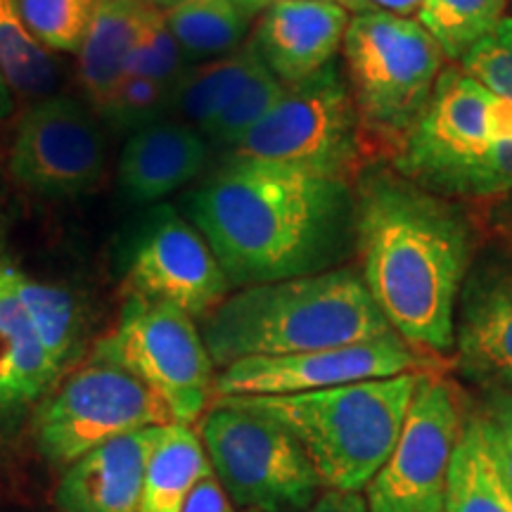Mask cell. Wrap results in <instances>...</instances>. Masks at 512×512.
Instances as JSON below:
<instances>
[{"label": "cell", "instance_id": "cell-1", "mask_svg": "<svg viewBox=\"0 0 512 512\" xmlns=\"http://www.w3.org/2000/svg\"><path fill=\"white\" fill-rule=\"evenodd\" d=\"M361 278L380 313L422 354L456 344V311L472 266V228L456 204L394 169H368L354 192Z\"/></svg>", "mask_w": 512, "mask_h": 512}, {"label": "cell", "instance_id": "cell-2", "mask_svg": "<svg viewBox=\"0 0 512 512\" xmlns=\"http://www.w3.org/2000/svg\"><path fill=\"white\" fill-rule=\"evenodd\" d=\"M192 226L230 287L330 271L354 240L349 181L230 157L190 195Z\"/></svg>", "mask_w": 512, "mask_h": 512}, {"label": "cell", "instance_id": "cell-3", "mask_svg": "<svg viewBox=\"0 0 512 512\" xmlns=\"http://www.w3.org/2000/svg\"><path fill=\"white\" fill-rule=\"evenodd\" d=\"M389 332L392 325L354 268L242 287L202 325L204 347L221 368L242 358L347 347Z\"/></svg>", "mask_w": 512, "mask_h": 512}, {"label": "cell", "instance_id": "cell-4", "mask_svg": "<svg viewBox=\"0 0 512 512\" xmlns=\"http://www.w3.org/2000/svg\"><path fill=\"white\" fill-rule=\"evenodd\" d=\"M425 373H406L290 396H228L278 420L304 446L328 491H366L399 441Z\"/></svg>", "mask_w": 512, "mask_h": 512}, {"label": "cell", "instance_id": "cell-5", "mask_svg": "<svg viewBox=\"0 0 512 512\" xmlns=\"http://www.w3.org/2000/svg\"><path fill=\"white\" fill-rule=\"evenodd\" d=\"M342 55L361 126L401 145L444 74L446 55L437 41L418 19L356 12L344 34Z\"/></svg>", "mask_w": 512, "mask_h": 512}, {"label": "cell", "instance_id": "cell-6", "mask_svg": "<svg viewBox=\"0 0 512 512\" xmlns=\"http://www.w3.org/2000/svg\"><path fill=\"white\" fill-rule=\"evenodd\" d=\"M202 444L226 496L252 512H304L320 479L299 439L268 415L219 399L202 422Z\"/></svg>", "mask_w": 512, "mask_h": 512}, {"label": "cell", "instance_id": "cell-7", "mask_svg": "<svg viewBox=\"0 0 512 512\" xmlns=\"http://www.w3.org/2000/svg\"><path fill=\"white\" fill-rule=\"evenodd\" d=\"M230 150L233 159L349 181L361 162V119L347 76L332 62L285 86L273 110Z\"/></svg>", "mask_w": 512, "mask_h": 512}, {"label": "cell", "instance_id": "cell-8", "mask_svg": "<svg viewBox=\"0 0 512 512\" xmlns=\"http://www.w3.org/2000/svg\"><path fill=\"white\" fill-rule=\"evenodd\" d=\"M174 413L150 384L112 358L93 356L41 408L38 446L57 465L74 463L119 434L171 425Z\"/></svg>", "mask_w": 512, "mask_h": 512}, {"label": "cell", "instance_id": "cell-9", "mask_svg": "<svg viewBox=\"0 0 512 512\" xmlns=\"http://www.w3.org/2000/svg\"><path fill=\"white\" fill-rule=\"evenodd\" d=\"M95 354L112 358L150 384L183 425L200 418L214 394V361L202 332L188 313L171 304L131 294L117 330L102 339Z\"/></svg>", "mask_w": 512, "mask_h": 512}, {"label": "cell", "instance_id": "cell-10", "mask_svg": "<svg viewBox=\"0 0 512 512\" xmlns=\"http://www.w3.org/2000/svg\"><path fill=\"white\" fill-rule=\"evenodd\" d=\"M467 408L444 375L420 377L399 441L366 486L370 512H444L448 470Z\"/></svg>", "mask_w": 512, "mask_h": 512}, {"label": "cell", "instance_id": "cell-11", "mask_svg": "<svg viewBox=\"0 0 512 512\" xmlns=\"http://www.w3.org/2000/svg\"><path fill=\"white\" fill-rule=\"evenodd\" d=\"M512 133V100L463 69H444L418 124L399 145L396 174L427 185L456 166L484 155Z\"/></svg>", "mask_w": 512, "mask_h": 512}, {"label": "cell", "instance_id": "cell-12", "mask_svg": "<svg viewBox=\"0 0 512 512\" xmlns=\"http://www.w3.org/2000/svg\"><path fill=\"white\" fill-rule=\"evenodd\" d=\"M430 368L432 356L413 349L396 332H389L368 342L309 354L242 358L221 370L214 382V394L219 399L290 396L406 373H430Z\"/></svg>", "mask_w": 512, "mask_h": 512}, {"label": "cell", "instance_id": "cell-13", "mask_svg": "<svg viewBox=\"0 0 512 512\" xmlns=\"http://www.w3.org/2000/svg\"><path fill=\"white\" fill-rule=\"evenodd\" d=\"M10 174L31 192L76 197L98 188L105 174V140L93 114L67 95L38 100L19 121Z\"/></svg>", "mask_w": 512, "mask_h": 512}, {"label": "cell", "instance_id": "cell-14", "mask_svg": "<svg viewBox=\"0 0 512 512\" xmlns=\"http://www.w3.org/2000/svg\"><path fill=\"white\" fill-rule=\"evenodd\" d=\"M128 287L136 297L171 304L190 318H207L230 292L209 242L174 211H162L133 249Z\"/></svg>", "mask_w": 512, "mask_h": 512}, {"label": "cell", "instance_id": "cell-15", "mask_svg": "<svg viewBox=\"0 0 512 512\" xmlns=\"http://www.w3.org/2000/svg\"><path fill=\"white\" fill-rule=\"evenodd\" d=\"M453 351L467 380L512 392V261H486L467 273Z\"/></svg>", "mask_w": 512, "mask_h": 512}, {"label": "cell", "instance_id": "cell-16", "mask_svg": "<svg viewBox=\"0 0 512 512\" xmlns=\"http://www.w3.org/2000/svg\"><path fill=\"white\" fill-rule=\"evenodd\" d=\"M349 10L330 0H275L259 19L252 46L285 86L330 67L342 50Z\"/></svg>", "mask_w": 512, "mask_h": 512}, {"label": "cell", "instance_id": "cell-17", "mask_svg": "<svg viewBox=\"0 0 512 512\" xmlns=\"http://www.w3.org/2000/svg\"><path fill=\"white\" fill-rule=\"evenodd\" d=\"M159 430L162 425L119 434L74 460L57 486V505L64 512H138Z\"/></svg>", "mask_w": 512, "mask_h": 512}, {"label": "cell", "instance_id": "cell-18", "mask_svg": "<svg viewBox=\"0 0 512 512\" xmlns=\"http://www.w3.org/2000/svg\"><path fill=\"white\" fill-rule=\"evenodd\" d=\"M207 164V140L197 128L155 121L138 128L119 159V188L128 202H157L190 183Z\"/></svg>", "mask_w": 512, "mask_h": 512}, {"label": "cell", "instance_id": "cell-19", "mask_svg": "<svg viewBox=\"0 0 512 512\" xmlns=\"http://www.w3.org/2000/svg\"><path fill=\"white\" fill-rule=\"evenodd\" d=\"M157 8L150 0H98L79 48V81L95 110H102L126 76L128 57Z\"/></svg>", "mask_w": 512, "mask_h": 512}, {"label": "cell", "instance_id": "cell-20", "mask_svg": "<svg viewBox=\"0 0 512 512\" xmlns=\"http://www.w3.org/2000/svg\"><path fill=\"white\" fill-rule=\"evenodd\" d=\"M8 268L10 256L0 249V418L34 403L57 377L27 311L12 290Z\"/></svg>", "mask_w": 512, "mask_h": 512}, {"label": "cell", "instance_id": "cell-21", "mask_svg": "<svg viewBox=\"0 0 512 512\" xmlns=\"http://www.w3.org/2000/svg\"><path fill=\"white\" fill-rule=\"evenodd\" d=\"M444 512H512V491L486 437L482 413H467L448 470Z\"/></svg>", "mask_w": 512, "mask_h": 512}, {"label": "cell", "instance_id": "cell-22", "mask_svg": "<svg viewBox=\"0 0 512 512\" xmlns=\"http://www.w3.org/2000/svg\"><path fill=\"white\" fill-rule=\"evenodd\" d=\"M209 472L202 439L183 422L162 425L145 467L138 512H181L185 498Z\"/></svg>", "mask_w": 512, "mask_h": 512}, {"label": "cell", "instance_id": "cell-23", "mask_svg": "<svg viewBox=\"0 0 512 512\" xmlns=\"http://www.w3.org/2000/svg\"><path fill=\"white\" fill-rule=\"evenodd\" d=\"M8 275L19 304L24 306L31 325H34L38 342L46 349L53 368L60 373L64 363L72 358L76 347H79L81 316L76 299L62 287L34 280L12 259Z\"/></svg>", "mask_w": 512, "mask_h": 512}, {"label": "cell", "instance_id": "cell-24", "mask_svg": "<svg viewBox=\"0 0 512 512\" xmlns=\"http://www.w3.org/2000/svg\"><path fill=\"white\" fill-rule=\"evenodd\" d=\"M185 60H216L240 50L249 19L230 0H181L164 10Z\"/></svg>", "mask_w": 512, "mask_h": 512}, {"label": "cell", "instance_id": "cell-25", "mask_svg": "<svg viewBox=\"0 0 512 512\" xmlns=\"http://www.w3.org/2000/svg\"><path fill=\"white\" fill-rule=\"evenodd\" d=\"M252 43L226 57H216L200 67L188 69L176 93V105L185 119L200 126V131L226 110L228 102L242 91L256 69L261 67Z\"/></svg>", "mask_w": 512, "mask_h": 512}, {"label": "cell", "instance_id": "cell-26", "mask_svg": "<svg viewBox=\"0 0 512 512\" xmlns=\"http://www.w3.org/2000/svg\"><path fill=\"white\" fill-rule=\"evenodd\" d=\"M508 17V0H425L418 22L446 60L460 62Z\"/></svg>", "mask_w": 512, "mask_h": 512}, {"label": "cell", "instance_id": "cell-27", "mask_svg": "<svg viewBox=\"0 0 512 512\" xmlns=\"http://www.w3.org/2000/svg\"><path fill=\"white\" fill-rule=\"evenodd\" d=\"M0 72L10 91L43 98L57 83V62L24 24L19 0H0Z\"/></svg>", "mask_w": 512, "mask_h": 512}, {"label": "cell", "instance_id": "cell-28", "mask_svg": "<svg viewBox=\"0 0 512 512\" xmlns=\"http://www.w3.org/2000/svg\"><path fill=\"white\" fill-rule=\"evenodd\" d=\"M422 188L465 200H501L512 195V133L496 140L484 155L432 178Z\"/></svg>", "mask_w": 512, "mask_h": 512}, {"label": "cell", "instance_id": "cell-29", "mask_svg": "<svg viewBox=\"0 0 512 512\" xmlns=\"http://www.w3.org/2000/svg\"><path fill=\"white\" fill-rule=\"evenodd\" d=\"M285 93V83L273 72H268L266 64H261L256 72L249 76V81L242 86V91L228 102V107L219 117L211 119L202 128V136L219 145L235 147L252 128L273 110L275 102Z\"/></svg>", "mask_w": 512, "mask_h": 512}, {"label": "cell", "instance_id": "cell-30", "mask_svg": "<svg viewBox=\"0 0 512 512\" xmlns=\"http://www.w3.org/2000/svg\"><path fill=\"white\" fill-rule=\"evenodd\" d=\"M98 0H19L29 34L46 50L79 53Z\"/></svg>", "mask_w": 512, "mask_h": 512}, {"label": "cell", "instance_id": "cell-31", "mask_svg": "<svg viewBox=\"0 0 512 512\" xmlns=\"http://www.w3.org/2000/svg\"><path fill=\"white\" fill-rule=\"evenodd\" d=\"M185 72H188V67H185L183 50L169 31L164 12L157 8L145 22L143 34H140L136 48L128 57L126 74L145 76V79L155 81L166 93L174 95L176 102L178 86H181Z\"/></svg>", "mask_w": 512, "mask_h": 512}, {"label": "cell", "instance_id": "cell-32", "mask_svg": "<svg viewBox=\"0 0 512 512\" xmlns=\"http://www.w3.org/2000/svg\"><path fill=\"white\" fill-rule=\"evenodd\" d=\"M174 105V95L166 93L155 81L145 79V76L126 74L100 114H105L119 128H145L155 121H162L164 112Z\"/></svg>", "mask_w": 512, "mask_h": 512}, {"label": "cell", "instance_id": "cell-33", "mask_svg": "<svg viewBox=\"0 0 512 512\" xmlns=\"http://www.w3.org/2000/svg\"><path fill=\"white\" fill-rule=\"evenodd\" d=\"M460 69L512 100V15L460 60Z\"/></svg>", "mask_w": 512, "mask_h": 512}, {"label": "cell", "instance_id": "cell-34", "mask_svg": "<svg viewBox=\"0 0 512 512\" xmlns=\"http://www.w3.org/2000/svg\"><path fill=\"white\" fill-rule=\"evenodd\" d=\"M486 437L494 448V456L512 491V394L489 392V401L482 408Z\"/></svg>", "mask_w": 512, "mask_h": 512}, {"label": "cell", "instance_id": "cell-35", "mask_svg": "<svg viewBox=\"0 0 512 512\" xmlns=\"http://www.w3.org/2000/svg\"><path fill=\"white\" fill-rule=\"evenodd\" d=\"M181 512H235L233 503L223 491L214 472H209L207 477H202L195 484V489L190 491V496L185 498V505Z\"/></svg>", "mask_w": 512, "mask_h": 512}, {"label": "cell", "instance_id": "cell-36", "mask_svg": "<svg viewBox=\"0 0 512 512\" xmlns=\"http://www.w3.org/2000/svg\"><path fill=\"white\" fill-rule=\"evenodd\" d=\"M304 512H370L366 498L361 494H342V491H325L318 501Z\"/></svg>", "mask_w": 512, "mask_h": 512}, {"label": "cell", "instance_id": "cell-37", "mask_svg": "<svg viewBox=\"0 0 512 512\" xmlns=\"http://www.w3.org/2000/svg\"><path fill=\"white\" fill-rule=\"evenodd\" d=\"M425 0H351L354 12H387V15L408 17L422 8Z\"/></svg>", "mask_w": 512, "mask_h": 512}, {"label": "cell", "instance_id": "cell-38", "mask_svg": "<svg viewBox=\"0 0 512 512\" xmlns=\"http://www.w3.org/2000/svg\"><path fill=\"white\" fill-rule=\"evenodd\" d=\"M494 209H491V226L496 233L508 242L512 249V195H505L501 200H494Z\"/></svg>", "mask_w": 512, "mask_h": 512}, {"label": "cell", "instance_id": "cell-39", "mask_svg": "<svg viewBox=\"0 0 512 512\" xmlns=\"http://www.w3.org/2000/svg\"><path fill=\"white\" fill-rule=\"evenodd\" d=\"M230 3H233L247 19H252L254 15H259V12H266L271 8L275 0H230Z\"/></svg>", "mask_w": 512, "mask_h": 512}, {"label": "cell", "instance_id": "cell-40", "mask_svg": "<svg viewBox=\"0 0 512 512\" xmlns=\"http://www.w3.org/2000/svg\"><path fill=\"white\" fill-rule=\"evenodd\" d=\"M12 110V95H10V86L5 81L3 72H0V119H5Z\"/></svg>", "mask_w": 512, "mask_h": 512}, {"label": "cell", "instance_id": "cell-41", "mask_svg": "<svg viewBox=\"0 0 512 512\" xmlns=\"http://www.w3.org/2000/svg\"><path fill=\"white\" fill-rule=\"evenodd\" d=\"M152 5H155V8H159V10H169V8H174V5H178L181 3V0H150Z\"/></svg>", "mask_w": 512, "mask_h": 512}, {"label": "cell", "instance_id": "cell-42", "mask_svg": "<svg viewBox=\"0 0 512 512\" xmlns=\"http://www.w3.org/2000/svg\"><path fill=\"white\" fill-rule=\"evenodd\" d=\"M330 3H337V5H342V8L351 10V0H330Z\"/></svg>", "mask_w": 512, "mask_h": 512}, {"label": "cell", "instance_id": "cell-43", "mask_svg": "<svg viewBox=\"0 0 512 512\" xmlns=\"http://www.w3.org/2000/svg\"><path fill=\"white\" fill-rule=\"evenodd\" d=\"M508 15H512V0H508Z\"/></svg>", "mask_w": 512, "mask_h": 512}, {"label": "cell", "instance_id": "cell-44", "mask_svg": "<svg viewBox=\"0 0 512 512\" xmlns=\"http://www.w3.org/2000/svg\"><path fill=\"white\" fill-rule=\"evenodd\" d=\"M508 394H512V392H508Z\"/></svg>", "mask_w": 512, "mask_h": 512}]
</instances>
